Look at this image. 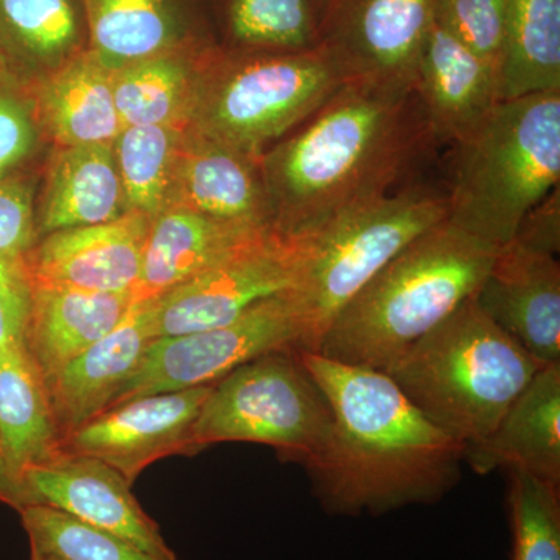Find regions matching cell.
Wrapping results in <instances>:
<instances>
[{
    "instance_id": "cell-1",
    "label": "cell",
    "mask_w": 560,
    "mask_h": 560,
    "mask_svg": "<svg viewBox=\"0 0 560 560\" xmlns=\"http://www.w3.org/2000/svg\"><path fill=\"white\" fill-rule=\"evenodd\" d=\"M331 411L329 436L305 469L329 515H383L444 499L459 481L464 447L383 371L300 350Z\"/></svg>"
},
{
    "instance_id": "cell-2",
    "label": "cell",
    "mask_w": 560,
    "mask_h": 560,
    "mask_svg": "<svg viewBox=\"0 0 560 560\" xmlns=\"http://www.w3.org/2000/svg\"><path fill=\"white\" fill-rule=\"evenodd\" d=\"M434 139L415 88L350 80L260 160L272 226L304 235L388 195Z\"/></svg>"
},
{
    "instance_id": "cell-3",
    "label": "cell",
    "mask_w": 560,
    "mask_h": 560,
    "mask_svg": "<svg viewBox=\"0 0 560 560\" xmlns=\"http://www.w3.org/2000/svg\"><path fill=\"white\" fill-rule=\"evenodd\" d=\"M499 250L442 221L394 257L338 313L316 352L385 370L477 293Z\"/></svg>"
},
{
    "instance_id": "cell-4",
    "label": "cell",
    "mask_w": 560,
    "mask_h": 560,
    "mask_svg": "<svg viewBox=\"0 0 560 560\" xmlns=\"http://www.w3.org/2000/svg\"><path fill=\"white\" fill-rule=\"evenodd\" d=\"M448 223L503 248L560 178V91L501 101L453 142Z\"/></svg>"
},
{
    "instance_id": "cell-5",
    "label": "cell",
    "mask_w": 560,
    "mask_h": 560,
    "mask_svg": "<svg viewBox=\"0 0 560 560\" xmlns=\"http://www.w3.org/2000/svg\"><path fill=\"white\" fill-rule=\"evenodd\" d=\"M541 366L471 296L383 372L434 425L469 447L492 433Z\"/></svg>"
},
{
    "instance_id": "cell-6",
    "label": "cell",
    "mask_w": 560,
    "mask_h": 560,
    "mask_svg": "<svg viewBox=\"0 0 560 560\" xmlns=\"http://www.w3.org/2000/svg\"><path fill=\"white\" fill-rule=\"evenodd\" d=\"M447 217V195L415 187L361 202L301 235L300 278L287 291L302 324L301 350L316 352L338 313L394 257Z\"/></svg>"
},
{
    "instance_id": "cell-7",
    "label": "cell",
    "mask_w": 560,
    "mask_h": 560,
    "mask_svg": "<svg viewBox=\"0 0 560 560\" xmlns=\"http://www.w3.org/2000/svg\"><path fill=\"white\" fill-rule=\"evenodd\" d=\"M346 81L340 65L323 46L212 60L189 127L260 160L271 142L296 130Z\"/></svg>"
},
{
    "instance_id": "cell-8",
    "label": "cell",
    "mask_w": 560,
    "mask_h": 560,
    "mask_svg": "<svg viewBox=\"0 0 560 560\" xmlns=\"http://www.w3.org/2000/svg\"><path fill=\"white\" fill-rule=\"evenodd\" d=\"M331 427L329 401L298 350L246 361L213 383L195 423L197 452L221 442L270 445L283 459L308 463Z\"/></svg>"
},
{
    "instance_id": "cell-9",
    "label": "cell",
    "mask_w": 560,
    "mask_h": 560,
    "mask_svg": "<svg viewBox=\"0 0 560 560\" xmlns=\"http://www.w3.org/2000/svg\"><path fill=\"white\" fill-rule=\"evenodd\" d=\"M301 348L300 316L289 294H278L224 326L154 338L108 410L151 394L213 385L246 361Z\"/></svg>"
},
{
    "instance_id": "cell-10",
    "label": "cell",
    "mask_w": 560,
    "mask_h": 560,
    "mask_svg": "<svg viewBox=\"0 0 560 560\" xmlns=\"http://www.w3.org/2000/svg\"><path fill=\"white\" fill-rule=\"evenodd\" d=\"M304 260L301 235L270 228L215 267L158 300L156 338L213 329L293 289Z\"/></svg>"
},
{
    "instance_id": "cell-11",
    "label": "cell",
    "mask_w": 560,
    "mask_h": 560,
    "mask_svg": "<svg viewBox=\"0 0 560 560\" xmlns=\"http://www.w3.org/2000/svg\"><path fill=\"white\" fill-rule=\"evenodd\" d=\"M212 386L125 401L73 431L60 448L103 460L132 486L150 464L165 456L197 453L195 423Z\"/></svg>"
},
{
    "instance_id": "cell-12",
    "label": "cell",
    "mask_w": 560,
    "mask_h": 560,
    "mask_svg": "<svg viewBox=\"0 0 560 560\" xmlns=\"http://www.w3.org/2000/svg\"><path fill=\"white\" fill-rule=\"evenodd\" d=\"M434 0H327L319 46L346 79L412 86Z\"/></svg>"
},
{
    "instance_id": "cell-13",
    "label": "cell",
    "mask_w": 560,
    "mask_h": 560,
    "mask_svg": "<svg viewBox=\"0 0 560 560\" xmlns=\"http://www.w3.org/2000/svg\"><path fill=\"white\" fill-rule=\"evenodd\" d=\"M31 504H46L77 521L131 541L161 560H178L131 485L101 459L60 452L22 474Z\"/></svg>"
},
{
    "instance_id": "cell-14",
    "label": "cell",
    "mask_w": 560,
    "mask_h": 560,
    "mask_svg": "<svg viewBox=\"0 0 560 560\" xmlns=\"http://www.w3.org/2000/svg\"><path fill=\"white\" fill-rule=\"evenodd\" d=\"M151 219L127 210L119 219L69 228L38 238L25 259L31 283L88 291H132L142 268Z\"/></svg>"
},
{
    "instance_id": "cell-15",
    "label": "cell",
    "mask_w": 560,
    "mask_h": 560,
    "mask_svg": "<svg viewBox=\"0 0 560 560\" xmlns=\"http://www.w3.org/2000/svg\"><path fill=\"white\" fill-rule=\"evenodd\" d=\"M474 300L534 359L559 363L560 267L555 254L508 243Z\"/></svg>"
},
{
    "instance_id": "cell-16",
    "label": "cell",
    "mask_w": 560,
    "mask_h": 560,
    "mask_svg": "<svg viewBox=\"0 0 560 560\" xmlns=\"http://www.w3.org/2000/svg\"><path fill=\"white\" fill-rule=\"evenodd\" d=\"M158 300L135 301L116 329L84 350L46 383L51 418L65 441L108 410L156 338Z\"/></svg>"
},
{
    "instance_id": "cell-17",
    "label": "cell",
    "mask_w": 560,
    "mask_h": 560,
    "mask_svg": "<svg viewBox=\"0 0 560 560\" xmlns=\"http://www.w3.org/2000/svg\"><path fill=\"white\" fill-rule=\"evenodd\" d=\"M260 160L230 149L187 125L167 208L194 210L234 223L272 226Z\"/></svg>"
},
{
    "instance_id": "cell-18",
    "label": "cell",
    "mask_w": 560,
    "mask_h": 560,
    "mask_svg": "<svg viewBox=\"0 0 560 560\" xmlns=\"http://www.w3.org/2000/svg\"><path fill=\"white\" fill-rule=\"evenodd\" d=\"M412 88L434 138L455 142L499 97L495 70L433 16L415 68Z\"/></svg>"
},
{
    "instance_id": "cell-19",
    "label": "cell",
    "mask_w": 560,
    "mask_h": 560,
    "mask_svg": "<svg viewBox=\"0 0 560 560\" xmlns=\"http://www.w3.org/2000/svg\"><path fill=\"white\" fill-rule=\"evenodd\" d=\"M270 228L275 226L234 223L180 208L162 210L151 219L135 301L160 300Z\"/></svg>"
},
{
    "instance_id": "cell-20",
    "label": "cell",
    "mask_w": 560,
    "mask_h": 560,
    "mask_svg": "<svg viewBox=\"0 0 560 560\" xmlns=\"http://www.w3.org/2000/svg\"><path fill=\"white\" fill-rule=\"evenodd\" d=\"M464 460L480 475L521 470L560 486V361L537 371L486 440Z\"/></svg>"
},
{
    "instance_id": "cell-21",
    "label": "cell",
    "mask_w": 560,
    "mask_h": 560,
    "mask_svg": "<svg viewBox=\"0 0 560 560\" xmlns=\"http://www.w3.org/2000/svg\"><path fill=\"white\" fill-rule=\"evenodd\" d=\"M31 285V311L22 342L44 383L116 329L135 304L132 291Z\"/></svg>"
},
{
    "instance_id": "cell-22",
    "label": "cell",
    "mask_w": 560,
    "mask_h": 560,
    "mask_svg": "<svg viewBox=\"0 0 560 560\" xmlns=\"http://www.w3.org/2000/svg\"><path fill=\"white\" fill-rule=\"evenodd\" d=\"M36 121L58 147L114 145L124 130L113 72L92 51L66 61L32 92Z\"/></svg>"
},
{
    "instance_id": "cell-23",
    "label": "cell",
    "mask_w": 560,
    "mask_h": 560,
    "mask_svg": "<svg viewBox=\"0 0 560 560\" xmlns=\"http://www.w3.org/2000/svg\"><path fill=\"white\" fill-rule=\"evenodd\" d=\"M127 210L113 145L58 147L36 215L39 237L108 223Z\"/></svg>"
},
{
    "instance_id": "cell-24",
    "label": "cell",
    "mask_w": 560,
    "mask_h": 560,
    "mask_svg": "<svg viewBox=\"0 0 560 560\" xmlns=\"http://www.w3.org/2000/svg\"><path fill=\"white\" fill-rule=\"evenodd\" d=\"M60 452L46 383L24 342L7 346L0 350V455L22 482L25 470Z\"/></svg>"
},
{
    "instance_id": "cell-25",
    "label": "cell",
    "mask_w": 560,
    "mask_h": 560,
    "mask_svg": "<svg viewBox=\"0 0 560 560\" xmlns=\"http://www.w3.org/2000/svg\"><path fill=\"white\" fill-rule=\"evenodd\" d=\"M497 81L500 102L560 91V0H508Z\"/></svg>"
},
{
    "instance_id": "cell-26",
    "label": "cell",
    "mask_w": 560,
    "mask_h": 560,
    "mask_svg": "<svg viewBox=\"0 0 560 560\" xmlns=\"http://www.w3.org/2000/svg\"><path fill=\"white\" fill-rule=\"evenodd\" d=\"M208 65L198 68L190 57L171 50L114 72V103L121 127H187Z\"/></svg>"
},
{
    "instance_id": "cell-27",
    "label": "cell",
    "mask_w": 560,
    "mask_h": 560,
    "mask_svg": "<svg viewBox=\"0 0 560 560\" xmlns=\"http://www.w3.org/2000/svg\"><path fill=\"white\" fill-rule=\"evenodd\" d=\"M92 54L110 72L173 50L179 22L172 0H86Z\"/></svg>"
},
{
    "instance_id": "cell-28",
    "label": "cell",
    "mask_w": 560,
    "mask_h": 560,
    "mask_svg": "<svg viewBox=\"0 0 560 560\" xmlns=\"http://www.w3.org/2000/svg\"><path fill=\"white\" fill-rule=\"evenodd\" d=\"M187 127L143 125L125 127L113 150L128 210L150 219L168 205L180 140Z\"/></svg>"
},
{
    "instance_id": "cell-29",
    "label": "cell",
    "mask_w": 560,
    "mask_h": 560,
    "mask_svg": "<svg viewBox=\"0 0 560 560\" xmlns=\"http://www.w3.org/2000/svg\"><path fill=\"white\" fill-rule=\"evenodd\" d=\"M79 36L70 0H0V57L13 62H50L69 54Z\"/></svg>"
},
{
    "instance_id": "cell-30",
    "label": "cell",
    "mask_w": 560,
    "mask_h": 560,
    "mask_svg": "<svg viewBox=\"0 0 560 560\" xmlns=\"http://www.w3.org/2000/svg\"><path fill=\"white\" fill-rule=\"evenodd\" d=\"M327 0H230L234 39L257 51H301L320 43Z\"/></svg>"
},
{
    "instance_id": "cell-31",
    "label": "cell",
    "mask_w": 560,
    "mask_h": 560,
    "mask_svg": "<svg viewBox=\"0 0 560 560\" xmlns=\"http://www.w3.org/2000/svg\"><path fill=\"white\" fill-rule=\"evenodd\" d=\"M560 486L508 471L512 560H560Z\"/></svg>"
},
{
    "instance_id": "cell-32",
    "label": "cell",
    "mask_w": 560,
    "mask_h": 560,
    "mask_svg": "<svg viewBox=\"0 0 560 560\" xmlns=\"http://www.w3.org/2000/svg\"><path fill=\"white\" fill-rule=\"evenodd\" d=\"M20 514L31 550L50 552L62 560H161L131 541L46 504H31Z\"/></svg>"
},
{
    "instance_id": "cell-33",
    "label": "cell",
    "mask_w": 560,
    "mask_h": 560,
    "mask_svg": "<svg viewBox=\"0 0 560 560\" xmlns=\"http://www.w3.org/2000/svg\"><path fill=\"white\" fill-rule=\"evenodd\" d=\"M506 7L508 0H434V18L497 73Z\"/></svg>"
},
{
    "instance_id": "cell-34",
    "label": "cell",
    "mask_w": 560,
    "mask_h": 560,
    "mask_svg": "<svg viewBox=\"0 0 560 560\" xmlns=\"http://www.w3.org/2000/svg\"><path fill=\"white\" fill-rule=\"evenodd\" d=\"M38 238L31 184L14 175L0 179V267L27 272L25 259Z\"/></svg>"
},
{
    "instance_id": "cell-35",
    "label": "cell",
    "mask_w": 560,
    "mask_h": 560,
    "mask_svg": "<svg viewBox=\"0 0 560 560\" xmlns=\"http://www.w3.org/2000/svg\"><path fill=\"white\" fill-rule=\"evenodd\" d=\"M11 83L10 75L0 80V179L16 172L38 140L33 103Z\"/></svg>"
},
{
    "instance_id": "cell-36",
    "label": "cell",
    "mask_w": 560,
    "mask_h": 560,
    "mask_svg": "<svg viewBox=\"0 0 560 560\" xmlns=\"http://www.w3.org/2000/svg\"><path fill=\"white\" fill-rule=\"evenodd\" d=\"M31 296L27 272L0 267V350L24 338Z\"/></svg>"
},
{
    "instance_id": "cell-37",
    "label": "cell",
    "mask_w": 560,
    "mask_h": 560,
    "mask_svg": "<svg viewBox=\"0 0 560 560\" xmlns=\"http://www.w3.org/2000/svg\"><path fill=\"white\" fill-rule=\"evenodd\" d=\"M515 242L528 248L558 254L560 246V200L559 187L551 191L539 206H536L522 221Z\"/></svg>"
},
{
    "instance_id": "cell-38",
    "label": "cell",
    "mask_w": 560,
    "mask_h": 560,
    "mask_svg": "<svg viewBox=\"0 0 560 560\" xmlns=\"http://www.w3.org/2000/svg\"><path fill=\"white\" fill-rule=\"evenodd\" d=\"M0 503L9 504L18 512L31 506V500H28L24 486L16 477H13L2 455H0Z\"/></svg>"
},
{
    "instance_id": "cell-39",
    "label": "cell",
    "mask_w": 560,
    "mask_h": 560,
    "mask_svg": "<svg viewBox=\"0 0 560 560\" xmlns=\"http://www.w3.org/2000/svg\"><path fill=\"white\" fill-rule=\"evenodd\" d=\"M31 560H62V559L57 558V556L50 555V552L32 550Z\"/></svg>"
},
{
    "instance_id": "cell-40",
    "label": "cell",
    "mask_w": 560,
    "mask_h": 560,
    "mask_svg": "<svg viewBox=\"0 0 560 560\" xmlns=\"http://www.w3.org/2000/svg\"><path fill=\"white\" fill-rule=\"evenodd\" d=\"M7 75H10L9 72H7L5 65H3L2 57H0V80L5 79Z\"/></svg>"
}]
</instances>
